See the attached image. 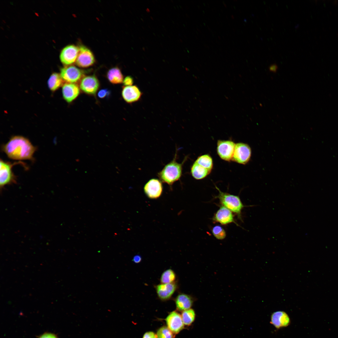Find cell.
<instances>
[{
	"mask_svg": "<svg viewBox=\"0 0 338 338\" xmlns=\"http://www.w3.org/2000/svg\"><path fill=\"white\" fill-rule=\"evenodd\" d=\"M2 150L10 159L32 160L36 148L27 138L21 136L11 137L2 147Z\"/></svg>",
	"mask_w": 338,
	"mask_h": 338,
	"instance_id": "1",
	"label": "cell"
},
{
	"mask_svg": "<svg viewBox=\"0 0 338 338\" xmlns=\"http://www.w3.org/2000/svg\"><path fill=\"white\" fill-rule=\"evenodd\" d=\"M177 156L176 152L173 160L158 173L157 176L161 181L171 186L181 178L182 165L186 160L185 158L182 163H178L176 161Z\"/></svg>",
	"mask_w": 338,
	"mask_h": 338,
	"instance_id": "2",
	"label": "cell"
},
{
	"mask_svg": "<svg viewBox=\"0 0 338 338\" xmlns=\"http://www.w3.org/2000/svg\"><path fill=\"white\" fill-rule=\"evenodd\" d=\"M215 187L219 192L216 198L219 199L222 205L235 213L238 218L241 219V211L245 206L243 204L239 197L222 192L216 186Z\"/></svg>",
	"mask_w": 338,
	"mask_h": 338,
	"instance_id": "3",
	"label": "cell"
},
{
	"mask_svg": "<svg viewBox=\"0 0 338 338\" xmlns=\"http://www.w3.org/2000/svg\"><path fill=\"white\" fill-rule=\"evenodd\" d=\"M18 162L12 163L10 162L0 160V187L3 188L7 185L16 182V178L12 171L13 165L18 164Z\"/></svg>",
	"mask_w": 338,
	"mask_h": 338,
	"instance_id": "4",
	"label": "cell"
},
{
	"mask_svg": "<svg viewBox=\"0 0 338 338\" xmlns=\"http://www.w3.org/2000/svg\"><path fill=\"white\" fill-rule=\"evenodd\" d=\"M83 70L73 65L65 66L62 68L60 74L63 81L66 83H75L84 77Z\"/></svg>",
	"mask_w": 338,
	"mask_h": 338,
	"instance_id": "5",
	"label": "cell"
},
{
	"mask_svg": "<svg viewBox=\"0 0 338 338\" xmlns=\"http://www.w3.org/2000/svg\"><path fill=\"white\" fill-rule=\"evenodd\" d=\"M251 150L250 146L243 143L236 144L232 160L245 165L250 161L251 156Z\"/></svg>",
	"mask_w": 338,
	"mask_h": 338,
	"instance_id": "6",
	"label": "cell"
},
{
	"mask_svg": "<svg viewBox=\"0 0 338 338\" xmlns=\"http://www.w3.org/2000/svg\"><path fill=\"white\" fill-rule=\"evenodd\" d=\"M236 145L230 140H219L217 143V152L219 157L223 160H232Z\"/></svg>",
	"mask_w": 338,
	"mask_h": 338,
	"instance_id": "7",
	"label": "cell"
},
{
	"mask_svg": "<svg viewBox=\"0 0 338 338\" xmlns=\"http://www.w3.org/2000/svg\"><path fill=\"white\" fill-rule=\"evenodd\" d=\"M79 52L75 61L76 64L80 68H87L93 65L95 61L92 52L88 48L81 45L79 47Z\"/></svg>",
	"mask_w": 338,
	"mask_h": 338,
	"instance_id": "8",
	"label": "cell"
},
{
	"mask_svg": "<svg viewBox=\"0 0 338 338\" xmlns=\"http://www.w3.org/2000/svg\"><path fill=\"white\" fill-rule=\"evenodd\" d=\"M165 320L167 327L175 335L179 333L184 328L181 315L177 311L170 312Z\"/></svg>",
	"mask_w": 338,
	"mask_h": 338,
	"instance_id": "9",
	"label": "cell"
},
{
	"mask_svg": "<svg viewBox=\"0 0 338 338\" xmlns=\"http://www.w3.org/2000/svg\"><path fill=\"white\" fill-rule=\"evenodd\" d=\"M79 50V47L74 45H69L64 47L60 54L61 63L65 66H68L75 62Z\"/></svg>",
	"mask_w": 338,
	"mask_h": 338,
	"instance_id": "10",
	"label": "cell"
},
{
	"mask_svg": "<svg viewBox=\"0 0 338 338\" xmlns=\"http://www.w3.org/2000/svg\"><path fill=\"white\" fill-rule=\"evenodd\" d=\"M100 86V83L95 75L84 76L80 80L79 87L84 93L90 95L96 93Z\"/></svg>",
	"mask_w": 338,
	"mask_h": 338,
	"instance_id": "11",
	"label": "cell"
},
{
	"mask_svg": "<svg viewBox=\"0 0 338 338\" xmlns=\"http://www.w3.org/2000/svg\"><path fill=\"white\" fill-rule=\"evenodd\" d=\"M144 192L148 197L156 199L161 195L163 187L161 181L156 178L150 180L144 187Z\"/></svg>",
	"mask_w": 338,
	"mask_h": 338,
	"instance_id": "12",
	"label": "cell"
},
{
	"mask_svg": "<svg viewBox=\"0 0 338 338\" xmlns=\"http://www.w3.org/2000/svg\"><path fill=\"white\" fill-rule=\"evenodd\" d=\"M177 288L176 282L169 284L161 283L156 286L155 289L158 298L162 301L169 300Z\"/></svg>",
	"mask_w": 338,
	"mask_h": 338,
	"instance_id": "13",
	"label": "cell"
},
{
	"mask_svg": "<svg viewBox=\"0 0 338 338\" xmlns=\"http://www.w3.org/2000/svg\"><path fill=\"white\" fill-rule=\"evenodd\" d=\"M213 220L214 222L219 223L223 225L234 223L238 226L235 222L232 212L222 205L214 214Z\"/></svg>",
	"mask_w": 338,
	"mask_h": 338,
	"instance_id": "14",
	"label": "cell"
},
{
	"mask_svg": "<svg viewBox=\"0 0 338 338\" xmlns=\"http://www.w3.org/2000/svg\"><path fill=\"white\" fill-rule=\"evenodd\" d=\"M121 95L123 99L126 102L131 103L139 100L142 93L137 86L134 85L124 86Z\"/></svg>",
	"mask_w": 338,
	"mask_h": 338,
	"instance_id": "15",
	"label": "cell"
},
{
	"mask_svg": "<svg viewBox=\"0 0 338 338\" xmlns=\"http://www.w3.org/2000/svg\"><path fill=\"white\" fill-rule=\"evenodd\" d=\"M62 93L64 100L68 103H71L79 95L80 89L75 83H66L62 87Z\"/></svg>",
	"mask_w": 338,
	"mask_h": 338,
	"instance_id": "16",
	"label": "cell"
},
{
	"mask_svg": "<svg viewBox=\"0 0 338 338\" xmlns=\"http://www.w3.org/2000/svg\"><path fill=\"white\" fill-rule=\"evenodd\" d=\"M290 320L288 315L282 311L273 313L271 316L270 323L276 328L280 329L288 326Z\"/></svg>",
	"mask_w": 338,
	"mask_h": 338,
	"instance_id": "17",
	"label": "cell"
},
{
	"mask_svg": "<svg viewBox=\"0 0 338 338\" xmlns=\"http://www.w3.org/2000/svg\"><path fill=\"white\" fill-rule=\"evenodd\" d=\"M174 301L177 310L181 312L190 309L193 302V298L190 295L183 293L179 294Z\"/></svg>",
	"mask_w": 338,
	"mask_h": 338,
	"instance_id": "18",
	"label": "cell"
},
{
	"mask_svg": "<svg viewBox=\"0 0 338 338\" xmlns=\"http://www.w3.org/2000/svg\"><path fill=\"white\" fill-rule=\"evenodd\" d=\"M106 76L110 82L114 84H121L123 83L124 79L121 70L116 67L111 68L109 70Z\"/></svg>",
	"mask_w": 338,
	"mask_h": 338,
	"instance_id": "19",
	"label": "cell"
},
{
	"mask_svg": "<svg viewBox=\"0 0 338 338\" xmlns=\"http://www.w3.org/2000/svg\"><path fill=\"white\" fill-rule=\"evenodd\" d=\"M211 171L199 165L195 161L192 166L191 172L192 176L195 179L200 180L206 177Z\"/></svg>",
	"mask_w": 338,
	"mask_h": 338,
	"instance_id": "20",
	"label": "cell"
},
{
	"mask_svg": "<svg viewBox=\"0 0 338 338\" xmlns=\"http://www.w3.org/2000/svg\"><path fill=\"white\" fill-rule=\"evenodd\" d=\"M63 80L60 74L57 73H52L48 80V85L50 90L55 91L63 85Z\"/></svg>",
	"mask_w": 338,
	"mask_h": 338,
	"instance_id": "21",
	"label": "cell"
},
{
	"mask_svg": "<svg viewBox=\"0 0 338 338\" xmlns=\"http://www.w3.org/2000/svg\"><path fill=\"white\" fill-rule=\"evenodd\" d=\"M195 162L210 171L213 169V159L208 154H205L199 156Z\"/></svg>",
	"mask_w": 338,
	"mask_h": 338,
	"instance_id": "22",
	"label": "cell"
},
{
	"mask_svg": "<svg viewBox=\"0 0 338 338\" xmlns=\"http://www.w3.org/2000/svg\"><path fill=\"white\" fill-rule=\"evenodd\" d=\"M176 275L174 271L171 269L164 271L161 274L160 281L161 284H169L175 282Z\"/></svg>",
	"mask_w": 338,
	"mask_h": 338,
	"instance_id": "23",
	"label": "cell"
},
{
	"mask_svg": "<svg viewBox=\"0 0 338 338\" xmlns=\"http://www.w3.org/2000/svg\"><path fill=\"white\" fill-rule=\"evenodd\" d=\"M181 315L184 325L187 326L190 325L195 318V312L191 308L182 312Z\"/></svg>",
	"mask_w": 338,
	"mask_h": 338,
	"instance_id": "24",
	"label": "cell"
},
{
	"mask_svg": "<svg viewBox=\"0 0 338 338\" xmlns=\"http://www.w3.org/2000/svg\"><path fill=\"white\" fill-rule=\"evenodd\" d=\"M157 338H175L174 334L167 327L163 326L159 328L156 333Z\"/></svg>",
	"mask_w": 338,
	"mask_h": 338,
	"instance_id": "25",
	"label": "cell"
},
{
	"mask_svg": "<svg viewBox=\"0 0 338 338\" xmlns=\"http://www.w3.org/2000/svg\"><path fill=\"white\" fill-rule=\"evenodd\" d=\"M212 232L214 237L218 240L223 239L226 236L225 230L221 226L219 225L214 226L212 229Z\"/></svg>",
	"mask_w": 338,
	"mask_h": 338,
	"instance_id": "26",
	"label": "cell"
},
{
	"mask_svg": "<svg viewBox=\"0 0 338 338\" xmlns=\"http://www.w3.org/2000/svg\"><path fill=\"white\" fill-rule=\"evenodd\" d=\"M110 93V91L108 89H102L98 92V96L100 98H104L109 95Z\"/></svg>",
	"mask_w": 338,
	"mask_h": 338,
	"instance_id": "27",
	"label": "cell"
},
{
	"mask_svg": "<svg viewBox=\"0 0 338 338\" xmlns=\"http://www.w3.org/2000/svg\"><path fill=\"white\" fill-rule=\"evenodd\" d=\"M123 83L125 86L132 85L133 83V79L131 76H127L124 79Z\"/></svg>",
	"mask_w": 338,
	"mask_h": 338,
	"instance_id": "28",
	"label": "cell"
},
{
	"mask_svg": "<svg viewBox=\"0 0 338 338\" xmlns=\"http://www.w3.org/2000/svg\"><path fill=\"white\" fill-rule=\"evenodd\" d=\"M38 338H58V337L54 333L46 332L41 335Z\"/></svg>",
	"mask_w": 338,
	"mask_h": 338,
	"instance_id": "29",
	"label": "cell"
},
{
	"mask_svg": "<svg viewBox=\"0 0 338 338\" xmlns=\"http://www.w3.org/2000/svg\"><path fill=\"white\" fill-rule=\"evenodd\" d=\"M142 338H157L156 334L152 331H148L145 332Z\"/></svg>",
	"mask_w": 338,
	"mask_h": 338,
	"instance_id": "30",
	"label": "cell"
},
{
	"mask_svg": "<svg viewBox=\"0 0 338 338\" xmlns=\"http://www.w3.org/2000/svg\"><path fill=\"white\" fill-rule=\"evenodd\" d=\"M278 69V65L275 64L270 65L269 67V70L273 73H276Z\"/></svg>",
	"mask_w": 338,
	"mask_h": 338,
	"instance_id": "31",
	"label": "cell"
},
{
	"mask_svg": "<svg viewBox=\"0 0 338 338\" xmlns=\"http://www.w3.org/2000/svg\"><path fill=\"white\" fill-rule=\"evenodd\" d=\"M141 258L140 256L136 255L134 256L133 259V261L136 263H138L141 262Z\"/></svg>",
	"mask_w": 338,
	"mask_h": 338,
	"instance_id": "32",
	"label": "cell"
}]
</instances>
